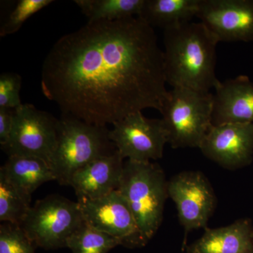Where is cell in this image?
I'll return each mask as SVG.
<instances>
[{"instance_id":"cell-1","label":"cell","mask_w":253,"mask_h":253,"mask_svg":"<svg viewBox=\"0 0 253 253\" xmlns=\"http://www.w3.org/2000/svg\"><path fill=\"white\" fill-rule=\"evenodd\" d=\"M166 83L154 28L139 16L87 22L61 37L42 68L46 99L62 115L98 126L146 109L161 113Z\"/></svg>"},{"instance_id":"cell-2","label":"cell","mask_w":253,"mask_h":253,"mask_svg":"<svg viewBox=\"0 0 253 253\" xmlns=\"http://www.w3.org/2000/svg\"><path fill=\"white\" fill-rule=\"evenodd\" d=\"M219 42L202 23L186 22L164 29L165 76L172 87L211 92L220 81L215 74Z\"/></svg>"},{"instance_id":"cell-3","label":"cell","mask_w":253,"mask_h":253,"mask_svg":"<svg viewBox=\"0 0 253 253\" xmlns=\"http://www.w3.org/2000/svg\"><path fill=\"white\" fill-rule=\"evenodd\" d=\"M118 190L129 205L141 235L149 242L162 224L169 198L162 168L157 163L126 160Z\"/></svg>"},{"instance_id":"cell-4","label":"cell","mask_w":253,"mask_h":253,"mask_svg":"<svg viewBox=\"0 0 253 253\" xmlns=\"http://www.w3.org/2000/svg\"><path fill=\"white\" fill-rule=\"evenodd\" d=\"M106 126L89 124L72 116L59 119L57 143L49 166L56 180L69 185L73 176L89 163L117 151Z\"/></svg>"},{"instance_id":"cell-5","label":"cell","mask_w":253,"mask_h":253,"mask_svg":"<svg viewBox=\"0 0 253 253\" xmlns=\"http://www.w3.org/2000/svg\"><path fill=\"white\" fill-rule=\"evenodd\" d=\"M213 94L176 86L168 91L161 113L173 149L199 148L212 126Z\"/></svg>"},{"instance_id":"cell-6","label":"cell","mask_w":253,"mask_h":253,"mask_svg":"<svg viewBox=\"0 0 253 253\" xmlns=\"http://www.w3.org/2000/svg\"><path fill=\"white\" fill-rule=\"evenodd\" d=\"M84 221L78 201L51 195L32 206L21 228L36 247L55 250L66 248Z\"/></svg>"},{"instance_id":"cell-7","label":"cell","mask_w":253,"mask_h":253,"mask_svg":"<svg viewBox=\"0 0 253 253\" xmlns=\"http://www.w3.org/2000/svg\"><path fill=\"white\" fill-rule=\"evenodd\" d=\"M59 120L22 104L15 109L14 125L7 144L1 149L9 156H30L49 163L57 143Z\"/></svg>"},{"instance_id":"cell-8","label":"cell","mask_w":253,"mask_h":253,"mask_svg":"<svg viewBox=\"0 0 253 253\" xmlns=\"http://www.w3.org/2000/svg\"><path fill=\"white\" fill-rule=\"evenodd\" d=\"M168 194L184 229L185 247L189 233L208 227L217 207V197L208 178L199 171H184L172 176L168 181Z\"/></svg>"},{"instance_id":"cell-9","label":"cell","mask_w":253,"mask_h":253,"mask_svg":"<svg viewBox=\"0 0 253 253\" xmlns=\"http://www.w3.org/2000/svg\"><path fill=\"white\" fill-rule=\"evenodd\" d=\"M109 135L123 159L136 162L157 161L168 144L162 119H149L141 111L115 123Z\"/></svg>"},{"instance_id":"cell-10","label":"cell","mask_w":253,"mask_h":253,"mask_svg":"<svg viewBox=\"0 0 253 253\" xmlns=\"http://www.w3.org/2000/svg\"><path fill=\"white\" fill-rule=\"evenodd\" d=\"M78 203L84 221L117 239L121 246L135 249L147 244L129 205L119 190L101 199H79Z\"/></svg>"},{"instance_id":"cell-11","label":"cell","mask_w":253,"mask_h":253,"mask_svg":"<svg viewBox=\"0 0 253 253\" xmlns=\"http://www.w3.org/2000/svg\"><path fill=\"white\" fill-rule=\"evenodd\" d=\"M196 17L219 42L253 41V0H200Z\"/></svg>"},{"instance_id":"cell-12","label":"cell","mask_w":253,"mask_h":253,"mask_svg":"<svg viewBox=\"0 0 253 253\" xmlns=\"http://www.w3.org/2000/svg\"><path fill=\"white\" fill-rule=\"evenodd\" d=\"M199 149L221 168L235 170L247 167L253 160V123L212 126Z\"/></svg>"},{"instance_id":"cell-13","label":"cell","mask_w":253,"mask_h":253,"mask_svg":"<svg viewBox=\"0 0 253 253\" xmlns=\"http://www.w3.org/2000/svg\"><path fill=\"white\" fill-rule=\"evenodd\" d=\"M123 161L117 150L94 160L78 170L69 184L76 191L78 199H101L117 191L124 167Z\"/></svg>"},{"instance_id":"cell-14","label":"cell","mask_w":253,"mask_h":253,"mask_svg":"<svg viewBox=\"0 0 253 253\" xmlns=\"http://www.w3.org/2000/svg\"><path fill=\"white\" fill-rule=\"evenodd\" d=\"M212 94V126L253 123V83L247 76L220 82Z\"/></svg>"},{"instance_id":"cell-15","label":"cell","mask_w":253,"mask_h":253,"mask_svg":"<svg viewBox=\"0 0 253 253\" xmlns=\"http://www.w3.org/2000/svg\"><path fill=\"white\" fill-rule=\"evenodd\" d=\"M204 230L200 239L186 246V253H253V224L249 218Z\"/></svg>"},{"instance_id":"cell-16","label":"cell","mask_w":253,"mask_h":253,"mask_svg":"<svg viewBox=\"0 0 253 253\" xmlns=\"http://www.w3.org/2000/svg\"><path fill=\"white\" fill-rule=\"evenodd\" d=\"M0 172L21 192L31 198L33 193L43 184L56 180L49 163L30 156H9Z\"/></svg>"},{"instance_id":"cell-17","label":"cell","mask_w":253,"mask_h":253,"mask_svg":"<svg viewBox=\"0 0 253 253\" xmlns=\"http://www.w3.org/2000/svg\"><path fill=\"white\" fill-rule=\"evenodd\" d=\"M200 0H145L139 17L151 27L166 28L197 16Z\"/></svg>"},{"instance_id":"cell-18","label":"cell","mask_w":253,"mask_h":253,"mask_svg":"<svg viewBox=\"0 0 253 253\" xmlns=\"http://www.w3.org/2000/svg\"><path fill=\"white\" fill-rule=\"evenodd\" d=\"M145 0H76L88 22L117 21L139 16Z\"/></svg>"},{"instance_id":"cell-19","label":"cell","mask_w":253,"mask_h":253,"mask_svg":"<svg viewBox=\"0 0 253 253\" xmlns=\"http://www.w3.org/2000/svg\"><path fill=\"white\" fill-rule=\"evenodd\" d=\"M31 197L19 191L0 172V221L22 226L31 206Z\"/></svg>"},{"instance_id":"cell-20","label":"cell","mask_w":253,"mask_h":253,"mask_svg":"<svg viewBox=\"0 0 253 253\" xmlns=\"http://www.w3.org/2000/svg\"><path fill=\"white\" fill-rule=\"evenodd\" d=\"M118 246L117 239L84 221L68 239L66 248L73 253H108Z\"/></svg>"},{"instance_id":"cell-21","label":"cell","mask_w":253,"mask_h":253,"mask_svg":"<svg viewBox=\"0 0 253 253\" xmlns=\"http://www.w3.org/2000/svg\"><path fill=\"white\" fill-rule=\"evenodd\" d=\"M52 2V0H20L1 26L0 36L16 33L28 18Z\"/></svg>"},{"instance_id":"cell-22","label":"cell","mask_w":253,"mask_h":253,"mask_svg":"<svg viewBox=\"0 0 253 253\" xmlns=\"http://www.w3.org/2000/svg\"><path fill=\"white\" fill-rule=\"evenodd\" d=\"M35 247L21 226L1 223L0 253H35Z\"/></svg>"},{"instance_id":"cell-23","label":"cell","mask_w":253,"mask_h":253,"mask_svg":"<svg viewBox=\"0 0 253 253\" xmlns=\"http://www.w3.org/2000/svg\"><path fill=\"white\" fill-rule=\"evenodd\" d=\"M21 77L14 73L0 76V108L16 109L22 105L20 97Z\"/></svg>"},{"instance_id":"cell-24","label":"cell","mask_w":253,"mask_h":253,"mask_svg":"<svg viewBox=\"0 0 253 253\" xmlns=\"http://www.w3.org/2000/svg\"><path fill=\"white\" fill-rule=\"evenodd\" d=\"M15 109L0 108V145L4 147L9 141L13 125H14Z\"/></svg>"}]
</instances>
